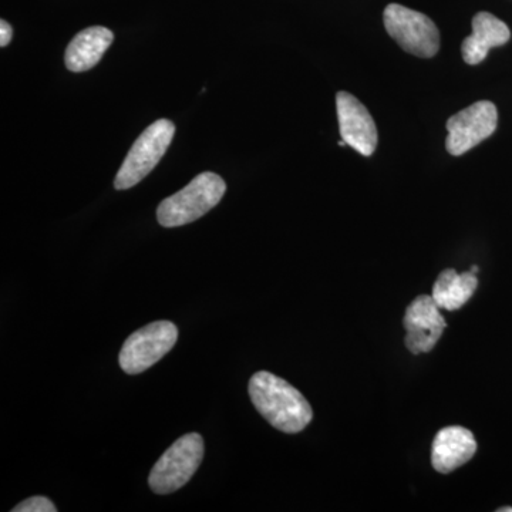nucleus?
Instances as JSON below:
<instances>
[{
    "mask_svg": "<svg viewBox=\"0 0 512 512\" xmlns=\"http://www.w3.org/2000/svg\"><path fill=\"white\" fill-rule=\"evenodd\" d=\"M336 111L342 140L362 156H373L377 147V128L366 107L353 94L339 92L336 94Z\"/></svg>",
    "mask_w": 512,
    "mask_h": 512,
    "instance_id": "nucleus-9",
    "label": "nucleus"
},
{
    "mask_svg": "<svg viewBox=\"0 0 512 512\" xmlns=\"http://www.w3.org/2000/svg\"><path fill=\"white\" fill-rule=\"evenodd\" d=\"M510 39V29L503 20L488 12L477 13L473 18V35L461 45L464 62L471 66L481 63L493 47L504 46Z\"/></svg>",
    "mask_w": 512,
    "mask_h": 512,
    "instance_id": "nucleus-11",
    "label": "nucleus"
},
{
    "mask_svg": "<svg viewBox=\"0 0 512 512\" xmlns=\"http://www.w3.org/2000/svg\"><path fill=\"white\" fill-rule=\"evenodd\" d=\"M178 340V329L173 322L158 320L128 336L119 355L121 369L127 375H140L156 365Z\"/></svg>",
    "mask_w": 512,
    "mask_h": 512,
    "instance_id": "nucleus-6",
    "label": "nucleus"
},
{
    "mask_svg": "<svg viewBox=\"0 0 512 512\" xmlns=\"http://www.w3.org/2000/svg\"><path fill=\"white\" fill-rule=\"evenodd\" d=\"M175 133V126L170 120H157L146 128L137 138L126 160L117 173L114 187L116 190H128L147 177L170 147Z\"/></svg>",
    "mask_w": 512,
    "mask_h": 512,
    "instance_id": "nucleus-4",
    "label": "nucleus"
},
{
    "mask_svg": "<svg viewBox=\"0 0 512 512\" xmlns=\"http://www.w3.org/2000/svg\"><path fill=\"white\" fill-rule=\"evenodd\" d=\"M498 512H512V508L511 507L500 508V510H498Z\"/></svg>",
    "mask_w": 512,
    "mask_h": 512,
    "instance_id": "nucleus-16",
    "label": "nucleus"
},
{
    "mask_svg": "<svg viewBox=\"0 0 512 512\" xmlns=\"http://www.w3.org/2000/svg\"><path fill=\"white\" fill-rule=\"evenodd\" d=\"M471 272H473V274H478V266H473V268L470 269Z\"/></svg>",
    "mask_w": 512,
    "mask_h": 512,
    "instance_id": "nucleus-17",
    "label": "nucleus"
},
{
    "mask_svg": "<svg viewBox=\"0 0 512 512\" xmlns=\"http://www.w3.org/2000/svg\"><path fill=\"white\" fill-rule=\"evenodd\" d=\"M12 36V26H10L8 22H5V20H2V22H0V46H8L10 40H12Z\"/></svg>",
    "mask_w": 512,
    "mask_h": 512,
    "instance_id": "nucleus-15",
    "label": "nucleus"
},
{
    "mask_svg": "<svg viewBox=\"0 0 512 512\" xmlns=\"http://www.w3.org/2000/svg\"><path fill=\"white\" fill-rule=\"evenodd\" d=\"M447 323L433 296L421 295L410 303L404 315L407 349L413 355L429 353L439 342Z\"/></svg>",
    "mask_w": 512,
    "mask_h": 512,
    "instance_id": "nucleus-8",
    "label": "nucleus"
},
{
    "mask_svg": "<svg viewBox=\"0 0 512 512\" xmlns=\"http://www.w3.org/2000/svg\"><path fill=\"white\" fill-rule=\"evenodd\" d=\"M113 40V32L103 26L84 29L79 35L74 36L70 45L67 46L66 55H64L67 69L74 73L93 69L107 52Z\"/></svg>",
    "mask_w": 512,
    "mask_h": 512,
    "instance_id": "nucleus-12",
    "label": "nucleus"
},
{
    "mask_svg": "<svg viewBox=\"0 0 512 512\" xmlns=\"http://www.w3.org/2000/svg\"><path fill=\"white\" fill-rule=\"evenodd\" d=\"M249 397L255 409L276 430L296 434L312 421L311 404L291 383L269 372H258L249 380Z\"/></svg>",
    "mask_w": 512,
    "mask_h": 512,
    "instance_id": "nucleus-1",
    "label": "nucleus"
},
{
    "mask_svg": "<svg viewBox=\"0 0 512 512\" xmlns=\"http://www.w3.org/2000/svg\"><path fill=\"white\" fill-rule=\"evenodd\" d=\"M478 286V279L473 272L457 274L454 269L441 272L433 286V299L444 311H458L463 308Z\"/></svg>",
    "mask_w": 512,
    "mask_h": 512,
    "instance_id": "nucleus-13",
    "label": "nucleus"
},
{
    "mask_svg": "<svg viewBox=\"0 0 512 512\" xmlns=\"http://www.w3.org/2000/svg\"><path fill=\"white\" fill-rule=\"evenodd\" d=\"M476 451L477 441L470 430L460 426L444 427L434 437L431 464L441 474L453 473L468 463Z\"/></svg>",
    "mask_w": 512,
    "mask_h": 512,
    "instance_id": "nucleus-10",
    "label": "nucleus"
},
{
    "mask_svg": "<svg viewBox=\"0 0 512 512\" xmlns=\"http://www.w3.org/2000/svg\"><path fill=\"white\" fill-rule=\"evenodd\" d=\"M57 508L49 498L37 495V497L28 498L22 503L12 508V512H56Z\"/></svg>",
    "mask_w": 512,
    "mask_h": 512,
    "instance_id": "nucleus-14",
    "label": "nucleus"
},
{
    "mask_svg": "<svg viewBox=\"0 0 512 512\" xmlns=\"http://www.w3.org/2000/svg\"><path fill=\"white\" fill-rule=\"evenodd\" d=\"M498 111L491 101H478L447 121L446 147L451 156H463L497 130Z\"/></svg>",
    "mask_w": 512,
    "mask_h": 512,
    "instance_id": "nucleus-7",
    "label": "nucleus"
},
{
    "mask_svg": "<svg viewBox=\"0 0 512 512\" xmlns=\"http://www.w3.org/2000/svg\"><path fill=\"white\" fill-rule=\"evenodd\" d=\"M225 191L227 184L220 175H197L187 187L161 202L157 210V220L165 228L191 224L217 207Z\"/></svg>",
    "mask_w": 512,
    "mask_h": 512,
    "instance_id": "nucleus-2",
    "label": "nucleus"
},
{
    "mask_svg": "<svg viewBox=\"0 0 512 512\" xmlns=\"http://www.w3.org/2000/svg\"><path fill=\"white\" fill-rule=\"evenodd\" d=\"M383 19L387 33L404 52L423 59H430L439 52L440 32L429 16L392 3L384 9Z\"/></svg>",
    "mask_w": 512,
    "mask_h": 512,
    "instance_id": "nucleus-5",
    "label": "nucleus"
},
{
    "mask_svg": "<svg viewBox=\"0 0 512 512\" xmlns=\"http://www.w3.org/2000/svg\"><path fill=\"white\" fill-rule=\"evenodd\" d=\"M204 458V440L198 433L185 434L165 450L148 477L156 494H171L184 487L197 473Z\"/></svg>",
    "mask_w": 512,
    "mask_h": 512,
    "instance_id": "nucleus-3",
    "label": "nucleus"
}]
</instances>
